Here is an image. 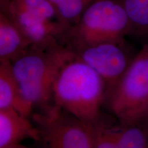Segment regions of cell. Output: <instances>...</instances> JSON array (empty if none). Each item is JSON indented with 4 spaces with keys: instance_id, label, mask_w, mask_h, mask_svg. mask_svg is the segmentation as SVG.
<instances>
[{
    "instance_id": "6da1fadb",
    "label": "cell",
    "mask_w": 148,
    "mask_h": 148,
    "mask_svg": "<svg viewBox=\"0 0 148 148\" xmlns=\"http://www.w3.org/2000/svg\"><path fill=\"white\" fill-rule=\"evenodd\" d=\"M106 90L102 77L72 51L55 79L53 104L84 123L92 124L102 116Z\"/></svg>"
},
{
    "instance_id": "7a4b0ae2",
    "label": "cell",
    "mask_w": 148,
    "mask_h": 148,
    "mask_svg": "<svg viewBox=\"0 0 148 148\" xmlns=\"http://www.w3.org/2000/svg\"><path fill=\"white\" fill-rule=\"evenodd\" d=\"M71 54L70 49L57 41L32 45L10 61L22 94L33 108L42 110L53 104L55 79Z\"/></svg>"
},
{
    "instance_id": "3957f363",
    "label": "cell",
    "mask_w": 148,
    "mask_h": 148,
    "mask_svg": "<svg viewBox=\"0 0 148 148\" xmlns=\"http://www.w3.org/2000/svg\"><path fill=\"white\" fill-rule=\"evenodd\" d=\"M104 106L120 124L148 120V40L134 56L121 80L107 92Z\"/></svg>"
},
{
    "instance_id": "5bb4252c",
    "label": "cell",
    "mask_w": 148,
    "mask_h": 148,
    "mask_svg": "<svg viewBox=\"0 0 148 148\" xmlns=\"http://www.w3.org/2000/svg\"><path fill=\"white\" fill-rule=\"evenodd\" d=\"M12 1L20 8L44 21L51 23L62 25L59 19L56 9L49 0H12Z\"/></svg>"
},
{
    "instance_id": "2e32d148",
    "label": "cell",
    "mask_w": 148,
    "mask_h": 148,
    "mask_svg": "<svg viewBox=\"0 0 148 148\" xmlns=\"http://www.w3.org/2000/svg\"><path fill=\"white\" fill-rule=\"evenodd\" d=\"M10 148H34V147H27V146H24V145H21V144H18V145H14V146H13V147H11Z\"/></svg>"
},
{
    "instance_id": "8fae6325",
    "label": "cell",
    "mask_w": 148,
    "mask_h": 148,
    "mask_svg": "<svg viewBox=\"0 0 148 148\" xmlns=\"http://www.w3.org/2000/svg\"><path fill=\"white\" fill-rule=\"evenodd\" d=\"M130 24V36L148 40V0H123Z\"/></svg>"
},
{
    "instance_id": "8992f818",
    "label": "cell",
    "mask_w": 148,
    "mask_h": 148,
    "mask_svg": "<svg viewBox=\"0 0 148 148\" xmlns=\"http://www.w3.org/2000/svg\"><path fill=\"white\" fill-rule=\"evenodd\" d=\"M66 47L102 77L106 85V93L121 80L134 58L129 54L125 41L102 42Z\"/></svg>"
},
{
    "instance_id": "7c38bea8",
    "label": "cell",
    "mask_w": 148,
    "mask_h": 148,
    "mask_svg": "<svg viewBox=\"0 0 148 148\" xmlns=\"http://www.w3.org/2000/svg\"><path fill=\"white\" fill-rule=\"evenodd\" d=\"M111 129L121 148H147L148 138L143 125L111 123Z\"/></svg>"
},
{
    "instance_id": "30bf717a",
    "label": "cell",
    "mask_w": 148,
    "mask_h": 148,
    "mask_svg": "<svg viewBox=\"0 0 148 148\" xmlns=\"http://www.w3.org/2000/svg\"><path fill=\"white\" fill-rule=\"evenodd\" d=\"M32 45L8 15L0 12V61H10Z\"/></svg>"
},
{
    "instance_id": "9c48e42d",
    "label": "cell",
    "mask_w": 148,
    "mask_h": 148,
    "mask_svg": "<svg viewBox=\"0 0 148 148\" xmlns=\"http://www.w3.org/2000/svg\"><path fill=\"white\" fill-rule=\"evenodd\" d=\"M8 108L29 117L34 109L24 98L10 61H0V109Z\"/></svg>"
},
{
    "instance_id": "4fadbf2b",
    "label": "cell",
    "mask_w": 148,
    "mask_h": 148,
    "mask_svg": "<svg viewBox=\"0 0 148 148\" xmlns=\"http://www.w3.org/2000/svg\"><path fill=\"white\" fill-rule=\"evenodd\" d=\"M56 9L59 19L66 31L77 23L94 0H49Z\"/></svg>"
},
{
    "instance_id": "52a82bcc",
    "label": "cell",
    "mask_w": 148,
    "mask_h": 148,
    "mask_svg": "<svg viewBox=\"0 0 148 148\" xmlns=\"http://www.w3.org/2000/svg\"><path fill=\"white\" fill-rule=\"evenodd\" d=\"M1 10L17 25L32 45H47L62 40L66 32L61 25L51 23L18 6L12 0L1 5Z\"/></svg>"
},
{
    "instance_id": "5b68a950",
    "label": "cell",
    "mask_w": 148,
    "mask_h": 148,
    "mask_svg": "<svg viewBox=\"0 0 148 148\" xmlns=\"http://www.w3.org/2000/svg\"><path fill=\"white\" fill-rule=\"evenodd\" d=\"M46 148H93L90 125L54 104L32 115Z\"/></svg>"
},
{
    "instance_id": "e0dca14e",
    "label": "cell",
    "mask_w": 148,
    "mask_h": 148,
    "mask_svg": "<svg viewBox=\"0 0 148 148\" xmlns=\"http://www.w3.org/2000/svg\"><path fill=\"white\" fill-rule=\"evenodd\" d=\"M147 148H148V147H147Z\"/></svg>"
},
{
    "instance_id": "277c9868",
    "label": "cell",
    "mask_w": 148,
    "mask_h": 148,
    "mask_svg": "<svg viewBox=\"0 0 148 148\" xmlns=\"http://www.w3.org/2000/svg\"><path fill=\"white\" fill-rule=\"evenodd\" d=\"M130 24L123 0H94L76 24L66 31L64 46L124 42Z\"/></svg>"
},
{
    "instance_id": "9a60e30c",
    "label": "cell",
    "mask_w": 148,
    "mask_h": 148,
    "mask_svg": "<svg viewBox=\"0 0 148 148\" xmlns=\"http://www.w3.org/2000/svg\"><path fill=\"white\" fill-rule=\"evenodd\" d=\"M88 125L91 129L93 148H121L112 133L111 123H107L102 116L95 123Z\"/></svg>"
},
{
    "instance_id": "ba28073f",
    "label": "cell",
    "mask_w": 148,
    "mask_h": 148,
    "mask_svg": "<svg viewBox=\"0 0 148 148\" xmlns=\"http://www.w3.org/2000/svg\"><path fill=\"white\" fill-rule=\"evenodd\" d=\"M27 138L41 140L36 123L14 109H0V148L13 147Z\"/></svg>"
}]
</instances>
